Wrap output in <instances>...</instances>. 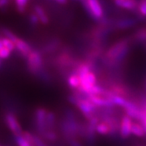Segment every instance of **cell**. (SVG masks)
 Segmentation results:
<instances>
[{
  "mask_svg": "<svg viewBox=\"0 0 146 146\" xmlns=\"http://www.w3.org/2000/svg\"><path fill=\"white\" fill-rule=\"evenodd\" d=\"M81 3L85 11L94 21H103L104 9L100 0H82Z\"/></svg>",
  "mask_w": 146,
  "mask_h": 146,
  "instance_id": "obj_2",
  "label": "cell"
},
{
  "mask_svg": "<svg viewBox=\"0 0 146 146\" xmlns=\"http://www.w3.org/2000/svg\"><path fill=\"white\" fill-rule=\"evenodd\" d=\"M56 127V117L53 111H49L46 116L47 130H55Z\"/></svg>",
  "mask_w": 146,
  "mask_h": 146,
  "instance_id": "obj_19",
  "label": "cell"
},
{
  "mask_svg": "<svg viewBox=\"0 0 146 146\" xmlns=\"http://www.w3.org/2000/svg\"><path fill=\"white\" fill-rule=\"evenodd\" d=\"M81 123L77 119L75 111L71 109L64 110L63 118L59 122V129L65 141L72 138H80Z\"/></svg>",
  "mask_w": 146,
  "mask_h": 146,
  "instance_id": "obj_1",
  "label": "cell"
},
{
  "mask_svg": "<svg viewBox=\"0 0 146 146\" xmlns=\"http://www.w3.org/2000/svg\"><path fill=\"white\" fill-rule=\"evenodd\" d=\"M9 3V0H0V8L7 5V3Z\"/></svg>",
  "mask_w": 146,
  "mask_h": 146,
  "instance_id": "obj_30",
  "label": "cell"
},
{
  "mask_svg": "<svg viewBox=\"0 0 146 146\" xmlns=\"http://www.w3.org/2000/svg\"><path fill=\"white\" fill-rule=\"evenodd\" d=\"M115 3L121 9L127 11L137 10L139 4L137 0H116L115 1Z\"/></svg>",
  "mask_w": 146,
  "mask_h": 146,
  "instance_id": "obj_12",
  "label": "cell"
},
{
  "mask_svg": "<svg viewBox=\"0 0 146 146\" xmlns=\"http://www.w3.org/2000/svg\"><path fill=\"white\" fill-rule=\"evenodd\" d=\"M0 66H1V62H0Z\"/></svg>",
  "mask_w": 146,
  "mask_h": 146,
  "instance_id": "obj_34",
  "label": "cell"
},
{
  "mask_svg": "<svg viewBox=\"0 0 146 146\" xmlns=\"http://www.w3.org/2000/svg\"><path fill=\"white\" fill-rule=\"evenodd\" d=\"M131 135L136 137H144L145 136V131L144 127L139 122H133L131 127Z\"/></svg>",
  "mask_w": 146,
  "mask_h": 146,
  "instance_id": "obj_17",
  "label": "cell"
},
{
  "mask_svg": "<svg viewBox=\"0 0 146 146\" xmlns=\"http://www.w3.org/2000/svg\"><path fill=\"white\" fill-rule=\"evenodd\" d=\"M33 11H34L33 12H35V14L38 17L39 21H40L41 24L45 25H46L49 24V21H50L49 16H47L46 12V11L43 9V7H42L41 6L36 5L34 7Z\"/></svg>",
  "mask_w": 146,
  "mask_h": 146,
  "instance_id": "obj_14",
  "label": "cell"
},
{
  "mask_svg": "<svg viewBox=\"0 0 146 146\" xmlns=\"http://www.w3.org/2000/svg\"><path fill=\"white\" fill-rule=\"evenodd\" d=\"M96 131L98 134L102 136H111V127L106 123L100 121L96 126Z\"/></svg>",
  "mask_w": 146,
  "mask_h": 146,
  "instance_id": "obj_16",
  "label": "cell"
},
{
  "mask_svg": "<svg viewBox=\"0 0 146 146\" xmlns=\"http://www.w3.org/2000/svg\"><path fill=\"white\" fill-rule=\"evenodd\" d=\"M11 51L7 48L3 47L0 50V58H7L10 56Z\"/></svg>",
  "mask_w": 146,
  "mask_h": 146,
  "instance_id": "obj_29",
  "label": "cell"
},
{
  "mask_svg": "<svg viewBox=\"0 0 146 146\" xmlns=\"http://www.w3.org/2000/svg\"><path fill=\"white\" fill-rule=\"evenodd\" d=\"M3 41L2 40H0V50L2 49V48H3Z\"/></svg>",
  "mask_w": 146,
  "mask_h": 146,
  "instance_id": "obj_33",
  "label": "cell"
},
{
  "mask_svg": "<svg viewBox=\"0 0 146 146\" xmlns=\"http://www.w3.org/2000/svg\"><path fill=\"white\" fill-rule=\"evenodd\" d=\"M48 110L44 107L36 108L34 113V123L37 133L42 136L47 131L46 116Z\"/></svg>",
  "mask_w": 146,
  "mask_h": 146,
  "instance_id": "obj_4",
  "label": "cell"
},
{
  "mask_svg": "<svg viewBox=\"0 0 146 146\" xmlns=\"http://www.w3.org/2000/svg\"><path fill=\"white\" fill-rule=\"evenodd\" d=\"M61 46V41L59 39H52L50 42L46 43V45L44 46V52L46 54H51L57 51Z\"/></svg>",
  "mask_w": 146,
  "mask_h": 146,
  "instance_id": "obj_15",
  "label": "cell"
},
{
  "mask_svg": "<svg viewBox=\"0 0 146 146\" xmlns=\"http://www.w3.org/2000/svg\"><path fill=\"white\" fill-rule=\"evenodd\" d=\"M15 46H16V49L21 53V54L25 57H28L29 55V54L33 51L31 46L27 43L25 41L22 40L21 38L18 37V39L15 42Z\"/></svg>",
  "mask_w": 146,
  "mask_h": 146,
  "instance_id": "obj_11",
  "label": "cell"
},
{
  "mask_svg": "<svg viewBox=\"0 0 146 146\" xmlns=\"http://www.w3.org/2000/svg\"><path fill=\"white\" fill-rule=\"evenodd\" d=\"M68 87L73 91L77 90L80 86V78L77 74L72 73L66 77Z\"/></svg>",
  "mask_w": 146,
  "mask_h": 146,
  "instance_id": "obj_13",
  "label": "cell"
},
{
  "mask_svg": "<svg viewBox=\"0 0 146 146\" xmlns=\"http://www.w3.org/2000/svg\"><path fill=\"white\" fill-rule=\"evenodd\" d=\"M3 33H4V35L6 36V38H8V39H10L11 41H12V42L15 43V42H16V40L18 39V37L12 33V32L11 31V30H9V29H4L3 30Z\"/></svg>",
  "mask_w": 146,
  "mask_h": 146,
  "instance_id": "obj_27",
  "label": "cell"
},
{
  "mask_svg": "<svg viewBox=\"0 0 146 146\" xmlns=\"http://www.w3.org/2000/svg\"><path fill=\"white\" fill-rule=\"evenodd\" d=\"M58 4H61V5H64L68 3V0H54Z\"/></svg>",
  "mask_w": 146,
  "mask_h": 146,
  "instance_id": "obj_31",
  "label": "cell"
},
{
  "mask_svg": "<svg viewBox=\"0 0 146 146\" xmlns=\"http://www.w3.org/2000/svg\"><path fill=\"white\" fill-rule=\"evenodd\" d=\"M33 146H47L46 143L42 141V139L40 136H36L33 134Z\"/></svg>",
  "mask_w": 146,
  "mask_h": 146,
  "instance_id": "obj_26",
  "label": "cell"
},
{
  "mask_svg": "<svg viewBox=\"0 0 146 146\" xmlns=\"http://www.w3.org/2000/svg\"><path fill=\"white\" fill-rule=\"evenodd\" d=\"M137 11L141 16L146 17V0H141L139 2Z\"/></svg>",
  "mask_w": 146,
  "mask_h": 146,
  "instance_id": "obj_23",
  "label": "cell"
},
{
  "mask_svg": "<svg viewBox=\"0 0 146 146\" xmlns=\"http://www.w3.org/2000/svg\"><path fill=\"white\" fill-rule=\"evenodd\" d=\"M42 137L48 141L54 142L58 140V134L55 131V130H47Z\"/></svg>",
  "mask_w": 146,
  "mask_h": 146,
  "instance_id": "obj_20",
  "label": "cell"
},
{
  "mask_svg": "<svg viewBox=\"0 0 146 146\" xmlns=\"http://www.w3.org/2000/svg\"><path fill=\"white\" fill-rule=\"evenodd\" d=\"M5 122L7 127L14 134V136L22 135L24 133L19 121L16 119L15 115H13L12 113H7L5 115Z\"/></svg>",
  "mask_w": 146,
  "mask_h": 146,
  "instance_id": "obj_8",
  "label": "cell"
},
{
  "mask_svg": "<svg viewBox=\"0 0 146 146\" xmlns=\"http://www.w3.org/2000/svg\"><path fill=\"white\" fill-rule=\"evenodd\" d=\"M80 86L77 89V91H80L83 94H87L89 96V92L94 87L98 84V76L93 72L84 74L83 76H80Z\"/></svg>",
  "mask_w": 146,
  "mask_h": 146,
  "instance_id": "obj_5",
  "label": "cell"
},
{
  "mask_svg": "<svg viewBox=\"0 0 146 146\" xmlns=\"http://www.w3.org/2000/svg\"><path fill=\"white\" fill-rule=\"evenodd\" d=\"M131 40L136 42H146V28L138 29L133 34Z\"/></svg>",
  "mask_w": 146,
  "mask_h": 146,
  "instance_id": "obj_18",
  "label": "cell"
},
{
  "mask_svg": "<svg viewBox=\"0 0 146 146\" xmlns=\"http://www.w3.org/2000/svg\"><path fill=\"white\" fill-rule=\"evenodd\" d=\"M76 107L81 112L85 119L97 114L98 108L89 99H79Z\"/></svg>",
  "mask_w": 146,
  "mask_h": 146,
  "instance_id": "obj_6",
  "label": "cell"
},
{
  "mask_svg": "<svg viewBox=\"0 0 146 146\" xmlns=\"http://www.w3.org/2000/svg\"><path fill=\"white\" fill-rule=\"evenodd\" d=\"M0 146H1V145H0Z\"/></svg>",
  "mask_w": 146,
  "mask_h": 146,
  "instance_id": "obj_37",
  "label": "cell"
},
{
  "mask_svg": "<svg viewBox=\"0 0 146 146\" xmlns=\"http://www.w3.org/2000/svg\"><path fill=\"white\" fill-rule=\"evenodd\" d=\"M68 146H84V144L80 140V138H72L66 141Z\"/></svg>",
  "mask_w": 146,
  "mask_h": 146,
  "instance_id": "obj_25",
  "label": "cell"
},
{
  "mask_svg": "<svg viewBox=\"0 0 146 146\" xmlns=\"http://www.w3.org/2000/svg\"><path fill=\"white\" fill-rule=\"evenodd\" d=\"M29 0H15V3H16V9L19 12H24L25 8H26L27 4L29 3Z\"/></svg>",
  "mask_w": 146,
  "mask_h": 146,
  "instance_id": "obj_22",
  "label": "cell"
},
{
  "mask_svg": "<svg viewBox=\"0 0 146 146\" xmlns=\"http://www.w3.org/2000/svg\"><path fill=\"white\" fill-rule=\"evenodd\" d=\"M27 65L29 71L34 76H37L45 69L42 52L33 50V51L27 57Z\"/></svg>",
  "mask_w": 146,
  "mask_h": 146,
  "instance_id": "obj_3",
  "label": "cell"
},
{
  "mask_svg": "<svg viewBox=\"0 0 146 146\" xmlns=\"http://www.w3.org/2000/svg\"><path fill=\"white\" fill-rule=\"evenodd\" d=\"M89 99L94 103L98 108H106V107H116L114 106L111 100L102 96L89 95Z\"/></svg>",
  "mask_w": 146,
  "mask_h": 146,
  "instance_id": "obj_10",
  "label": "cell"
},
{
  "mask_svg": "<svg viewBox=\"0 0 146 146\" xmlns=\"http://www.w3.org/2000/svg\"><path fill=\"white\" fill-rule=\"evenodd\" d=\"M2 41H3V46L5 47V48H7V50H9L11 52L13 51V50L16 49L15 43L12 42V41H11L10 39H8V38H3Z\"/></svg>",
  "mask_w": 146,
  "mask_h": 146,
  "instance_id": "obj_24",
  "label": "cell"
},
{
  "mask_svg": "<svg viewBox=\"0 0 146 146\" xmlns=\"http://www.w3.org/2000/svg\"><path fill=\"white\" fill-rule=\"evenodd\" d=\"M80 1H82V0H80Z\"/></svg>",
  "mask_w": 146,
  "mask_h": 146,
  "instance_id": "obj_35",
  "label": "cell"
},
{
  "mask_svg": "<svg viewBox=\"0 0 146 146\" xmlns=\"http://www.w3.org/2000/svg\"><path fill=\"white\" fill-rule=\"evenodd\" d=\"M132 119L127 115H123L120 119L119 136L122 139H127L131 135Z\"/></svg>",
  "mask_w": 146,
  "mask_h": 146,
  "instance_id": "obj_7",
  "label": "cell"
},
{
  "mask_svg": "<svg viewBox=\"0 0 146 146\" xmlns=\"http://www.w3.org/2000/svg\"><path fill=\"white\" fill-rule=\"evenodd\" d=\"M115 1H116V0H115Z\"/></svg>",
  "mask_w": 146,
  "mask_h": 146,
  "instance_id": "obj_36",
  "label": "cell"
},
{
  "mask_svg": "<svg viewBox=\"0 0 146 146\" xmlns=\"http://www.w3.org/2000/svg\"><path fill=\"white\" fill-rule=\"evenodd\" d=\"M144 93L146 95V78L145 80V84H144Z\"/></svg>",
  "mask_w": 146,
  "mask_h": 146,
  "instance_id": "obj_32",
  "label": "cell"
},
{
  "mask_svg": "<svg viewBox=\"0 0 146 146\" xmlns=\"http://www.w3.org/2000/svg\"><path fill=\"white\" fill-rule=\"evenodd\" d=\"M136 23L137 21L134 18H120L119 20L114 21L112 26L115 29L126 30L135 26Z\"/></svg>",
  "mask_w": 146,
  "mask_h": 146,
  "instance_id": "obj_9",
  "label": "cell"
},
{
  "mask_svg": "<svg viewBox=\"0 0 146 146\" xmlns=\"http://www.w3.org/2000/svg\"><path fill=\"white\" fill-rule=\"evenodd\" d=\"M14 140L18 146H32L30 142L25 139L24 135H16L14 136Z\"/></svg>",
  "mask_w": 146,
  "mask_h": 146,
  "instance_id": "obj_21",
  "label": "cell"
},
{
  "mask_svg": "<svg viewBox=\"0 0 146 146\" xmlns=\"http://www.w3.org/2000/svg\"><path fill=\"white\" fill-rule=\"evenodd\" d=\"M29 22L31 23V25H38V24L40 23L39 19H38L37 16L35 14V12L31 13V14L29 15Z\"/></svg>",
  "mask_w": 146,
  "mask_h": 146,
  "instance_id": "obj_28",
  "label": "cell"
}]
</instances>
